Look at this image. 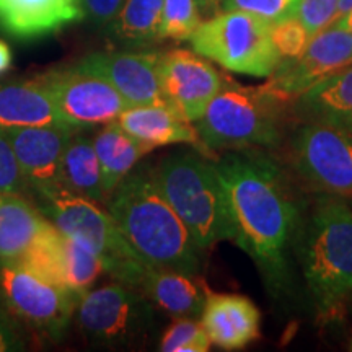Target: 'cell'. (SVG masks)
Returning <instances> with one entry per match:
<instances>
[{
    "label": "cell",
    "mask_w": 352,
    "mask_h": 352,
    "mask_svg": "<svg viewBox=\"0 0 352 352\" xmlns=\"http://www.w3.org/2000/svg\"><path fill=\"white\" fill-rule=\"evenodd\" d=\"M76 310L83 334L96 344L134 346L153 328V310L147 297L121 283L88 290Z\"/></svg>",
    "instance_id": "9"
},
{
    "label": "cell",
    "mask_w": 352,
    "mask_h": 352,
    "mask_svg": "<svg viewBox=\"0 0 352 352\" xmlns=\"http://www.w3.org/2000/svg\"><path fill=\"white\" fill-rule=\"evenodd\" d=\"M352 64V36L336 21L310 38L296 59L280 60L266 85L296 98L323 78Z\"/></svg>",
    "instance_id": "13"
},
{
    "label": "cell",
    "mask_w": 352,
    "mask_h": 352,
    "mask_svg": "<svg viewBox=\"0 0 352 352\" xmlns=\"http://www.w3.org/2000/svg\"><path fill=\"white\" fill-rule=\"evenodd\" d=\"M160 52H94L76 64L104 78L129 107L164 103L158 76Z\"/></svg>",
    "instance_id": "14"
},
{
    "label": "cell",
    "mask_w": 352,
    "mask_h": 352,
    "mask_svg": "<svg viewBox=\"0 0 352 352\" xmlns=\"http://www.w3.org/2000/svg\"><path fill=\"white\" fill-rule=\"evenodd\" d=\"M21 342L19 334L15 333L13 328L12 316L8 315L6 307L0 302V352L7 351H19L21 349Z\"/></svg>",
    "instance_id": "34"
},
{
    "label": "cell",
    "mask_w": 352,
    "mask_h": 352,
    "mask_svg": "<svg viewBox=\"0 0 352 352\" xmlns=\"http://www.w3.org/2000/svg\"><path fill=\"white\" fill-rule=\"evenodd\" d=\"M340 0H300L296 16L302 21L310 36H314L336 19Z\"/></svg>",
    "instance_id": "32"
},
{
    "label": "cell",
    "mask_w": 352,
    "mask_h": 352,
    "mask_svg": "<svg viewBox=\"0 0 352 352\" xmlns=\"http://www.w3.org/2000/svg\"><path fill=\"white\" fill-rule=\"evenodd\" d=\"M298 176L323 195L352 199V134L323 121L305 120L290 147Z\"/></svg>",
    "instance_id": "10"
},
{
    "label": "cell",
    "mask_w": 352,
    "mask_h": 352,
    "mask_svg": "<svg viewBox=\"0 0 352 352\" xmlns=\"http://www.w3.org/2000/svg\"><path fill=\"white\" fill-rule=\"evenodd\" d=\"M287 100L270 85L245 87L223 80L195 122L201 147L208 151H241L274 147L284 134Z\"/></svg>",
    "instance_id": "4"
},
{
    "label": "cell",
    "mask_w": 352,
    "mask_h": 352,
    "mask_svg": "<svg viewBox=\"0 0 352 352\" xmlns=\"http://www.w3.org/2000/svg\"><path fill=\"white\" fill-rule=\"evenodd\" d=\"M28 126L70 127L38 78L0 85V127L12 129Z\"/></svg>",
    "instance_id": "21"
},
{
    "label": "cell",
    "mask_w": 352,
    "mask_h": 352,
    "mask_svg": "<svg viewBox=\"0 0 352 352\" xmlns=\"http://www.w3.org/2000/svg\"><path fill=\"white\" fill-rule=\"evenodd\" d=\"M201 12L206 13V15H215V13L220 12V0H199Z\"/></svg>",
    "instance_id": "36"
},
{
    "label": "cell",
    "mask_w": 352,
    "mask_h": 352,
    "mask_svg": "<svg viewBox=\"0 0 352 352\" xmlns=\"http://www.w3.org/2000/svg\"><path fill=\"white\" fill-rule=\"evenodd\" d=\"M164 0H124L108 32L122 44L145 46L158 41Z\"/></svg>",
    "instance_id": "25"
},
{
    "label": "cell",
    "mask_w": 352,
    "mask_h": 352,
    "mask_svg": "<svg viewBox=\"0 0 352 352\" xmlns=\"http://www.w3.org/2000/svg\"><path fill=\"white\" fill-rule=\"evenodd\" d=\"M107 204L124 239L147 266L199 274L202 252L165 199L152 170L131 171Z\"/></svg>",
    "instance_id": "2"
},
{
    "label": "cell",
    "mask_w": 352,
    "mask_h": 352,
    "mask_svg": "<svg viewBox=\"0 0 352 352\" xmlns=\"http://www.w3.org/2000/svg\"><path fill=\"white\" fill-rule=\"evenodd\" d=\"M155 182L202 253L233 240L227 197L214 160L197 152L171 153L157 168Z\"/></svg>",
    "instance_id": "5"
},
{
    "label": "cell",
    "mask_w": 352,
    "mask_h": 352,
    "mask_svg": "<svg viewBox=\"0 0 352 352\" xmlns=\"http://www.w3.org/2000/svg\"><path fill=\"white\" fill-rule=\"evenodd\" d=\"M124 0H80L83 19L91 20L98 26H108L116 19Z\"/></svg>",
    "instance_id": "33"
},
{
    "label": "cell",
    "mask_w": 352,
    "mask_h": 352,
    "mask_svg": "<svg viewBox=\"0 0 352 352\" xmlns=\"http://www.w3.org/2000/svg\"><path fill=\"white\" fill-rule=\"evenodd\" d=\"M158 76L164 103L192 124L226 80L206 57L188 50L162 52Z\"/></svg>",
    "instance_id": "12"
},
{
    "label": "cell",
    "mask_w": 352,
    "mask_h": 352,
    "mask_svg": "<svg viewBox=\"0 0 352 352\" xmlns=\"http://www.w3.org/2000/svg\"><path fill=\"white\" fill-rule=\"evenodd\" d=\"M201 324L210 344L223 351H239L259 338L261 314L248 297L210 292L201 314Z\"/></svg>",
    "instance_id": "16"
},
{
    "label": "cell",
    "mask_w": 352,
    "mask_h": 352,
    "mask_svg": "<svg viewBox=\"0 0 352 352\" xmlns=\"http://www.w3.org/2000/svg\"><path fill=\"white\" fill-rule=\"evenodd\" d=\"M30 191L33 195L59 186L60 160L77 129L65 126H28L6 129Z\"/></svg>",
    "instance_id": "15"
},
{
    "label": "cell",
    "mask_w": 352,
    "mask_h": 352,
    "mask_svg": "<svg viewBox=\"0 0 352 352\" xmlns=\"http://www.w3.org/2000/svg\"><path fill=\"white\" fill-rule=\"evenodd\" d=\"M349 351H352V340H351V342H349Z\"/></svg>",
    "instance_id": "39"
},
{
    "label": "cell",
    "mask_w": 352,
    "mask_h": 352,
    "mask_svg": "<svg viewBox=\"0 0 352 352\" xmlns=\"http://www.w3.org/2000/svg\"><path fill=\"white\" fill-rule=\"evenodd\" d=\"M0 192H10V195L20 196H26L32 192L23 173H21L10 139L2 127H0Z\"/></svg>",
    "instance_id": "31"
},
{
    "label": "cell",
    "mask_w": 352,
    "mask_h": 352,
    "mask_svg": "<svg viewBox=\"0 0 352 352\" xmlns=\"http://www.w3.org/2000/svg\"><path fill=\"white\" fill-rule=\"evenodd\" d=\"M116 121L148 152L155 147L175 144L201 145L199 134L192 122L184 120L165 103L127 107Z\"/></svg>",
    "instance_id": "18"
},
{
    "label": "cell",
    "mask_w": 352,
    "mask_h": 352,
    "mask_svg": "<svg viewBox=\"0 0 352 352\" xmlns=\"http://www.w3.org/2000/svg\"><path fill=\"white\" fill-rule=\"evenodd\" d=\"M300 0H220V10H240L276 23L296 16Z\"/></svg>",
    "instance_id": "30"
},
{
    "label": "cell",
    "mask_w": 352,
    "mask_h": 352,
    "mask_svg": "<svg viewBox=\"0 0 352 352\" xmlns=\"http://www.w3.org/2000/svg\"><path fill=\"white\" fill-rule=\"evenodd\" d=\"M296 243L318 314L341 316L352 298V206L346 197L320 196Z\"/></svg>",
    "instance_id": "3"
},
{
    "label": "cell",
    "mask_w": 352,
    "mask_h": 352,
    "mask_svg": "<svg viewBox=\"0 0 352 352\" xmlns=\"http://www.w3.org/2000/svg\"><path fill=\"white\" fill-rule=\"evenodd\" d=\"M0 302L12 318L51 340L64 336L78 298L16 259H0Z\"/></svg>",
    "instance_id": "8"
},
{
    "label": "cell",
    "mask_w": 352,
    "mask_h": 352,
    "mask_svg": "<svg viewBox=\"0 0 352 352\" xmlns=\"http://www.w3.org/2000/svg\"><path fill=\"white\" fill-rule=\"evenodd\" d=\"M188 41L197 54L243 76L270 77L279 64L271 23L246 12H217L201 21Z\"/></svg>",
    "instance_id": "7"
},
{
    "label": "cell",
    "mask_w": 352,
    "mask_h": 352,
    "mask_svg": "<svg viewBox=\"0 0 352 352\" xmlns=\"http://www.w3.org/2000/svg\"><path fill=\"white\" fill-rule=\"evenodd\" d=\"M38 209L65 235L90 246L103 264V271L121 284L139 289L147 266L124 239L109 212L98 202L69 192L64 188L38 192Z\"/></svg>",
    "instance_id": "6"
},
{
    "label": "cell",
    "mask_w": 352,
    "mask_h": 352,
    "mask_svg": "<svg viewBox=\"0 0 352 352\" xmlns=\"http://www.w3.org/2000/svg\"><path fill=\"white\" fill-rule=\"evenodd\" d=\"M12 65V51L7 43L0 41V74L7 72Z\"/></svg>",
    "instance_id": "35"
},
{
    "label": "cell",
    "mask_w": 352,
    "mask_h": 352,
    "mask_svg": "<svg viewBox=\"0 0 352 352\" xmlns=\"http://www.w3.org/2000/svg\"><path fill=\"white\" fill-rule=\"evenodd\" d=\"M271 38L280 63L300 56L311 36L297 16H289L271 25Z\"/></svg>",
    "instance_id": "29"
},
{
    "label": "cell",
    "mask_w": 352,
    "mask_h": 352,
    "mask_svg": "<svg viewBox=\"0 0 352 352\" xmlns=\"http://www.w3.org/2000/svg\"><path fill=\"white\" fill-rule=\"evenodd\" d=\"M83 19L80 0H0V28L16 38H38Z\"/></svg>",
    "instance_id": "17"
},
{
    "label": "cell",
    "mask_w": 352,
    "mask_h": 352,
    "mask_svg": "<svg viewBox=\"0 0 352 352\" xmlns=\"http://www.w3.org/2000/svg\"><path fill=\"white\" fill-rule=\"evenodd\" d=\"M63 120L74 129H90L116 121L129 107L111 83L77 65L36 77Z\"/></svg>",
    "instance_id": "11"
},
{
    "label": "cell",
    "mask_w": 352,
    "mask_h": 352,
    "mask_svg": "<svg viewBox=\"0 0 352 352\" xmlns=\"http://www.w3.org/2000/svg\"><path fill=\"white\" fill-rule=\"evenodd\" d=\"M294 113L302 121H323L352 134V64L296 96Z\"/></svg>",
    "instance_id": "20"
},
{
    "label": "cell",
    "mask_w": 352,
    "mask_h": 352,
    "mask_svg": "<svg viewBox=\"0 0 352 352\" xmlns=\"http://www.w3.org/2000/svg\"><path fill=\"white\" fill-rule=\"evenodd\" d=\"M227 197L233 240L261 271L267 289L290 284L289 253L300 228V210L287 178L261 153L230 151L214 160Z\"/></svg>",
    "instance_id": "1"
},
{
    "label": "cell",
    "mask_w": 352,
    "mask_h": 352,
    "mask_svg": "<svg viewBox=\"0 0 352 352\" xmlns=\"http://www.w3.org/2000/svg\"><path fill=\"white\" fill-rule=\"evenodd\" d=\"M60 253L65 289L78 300L103 272V264L90 246L60 232Z\"/></svg>",
    "instance_id": "26"
},
{
    "label": "cell",
    "mask_w": 352,
    "mask_h": 352,
    "mask_svg": "<svg viewBox=\"0 0 352 352\" xmlns=\"http://www.w3.org/2000/svg\"><path fill=\"white\" fill-rule=\"evenodd\" d=\"M138 290L175 318L201 316L210 294L197 274L155 267H148Z\"/></svg>",
    "instance_id": "19"
},
{
    "label": "cell",
    "mask_w": 352,
    "mask_h": 352,
    "mask_svg": "<svg viewBox=\"0 0 352 352\" xmlns=\"http://www.w3.org/2000/svg\"><path fill=\"white\" fill-rule=\"evenodd\" d=\"M94 145L101 166L103 191L108 201L118 184L131 173L148 151L134 138H131L118 124V121L108 122L101 127L94 138Z\"/></svg>",
    "instance_id": "24"
},
{
    "label": "cell",
    "mask_w": 352,
    "mask_h": 352,
    "mask_svg": "<svg viewBox=\"0 0 352 352\" xmlns=\"http://www.w3.org/2000/svg\"><path fill=\"white\" fill-rule=\"evenodd\" d=\"M59 186L98 204L107 202L94 139L83 135L80 131L74 132L64 151L60 160Z\"/></svg>",
    "instance_id": "23"
},
{
    "label": "cell",
    "mask_w": 352,
    "mask_h": 352,
    "mask_svg": "<svg viewBox=\"0 0 352 352\" xmlns=\"http://www.w3.org/2000/svg\"><path fill=\"white\" fill-rule=\"evenodd\" d=\"M210 340L202 324L195 318H176L162 334V352H208Z\"/></svg>",
    "instance_id": "28"
},
{
    "label": "cell",
    "mask_w": 352,
    "mask_h": 352,
    "mask_svg": "<svg viewBox=\"0 0 352 352\" xmlns=\"http://www.w3.org/2000/svg\"><path fill=\"white\" fill-rule=\"evenodd\" d=\"M201 21L199 0H164L158 39L186 41Z\"/></svg>",
    "instance_id": "27"
},
{
    "label": "cell",
    "mask_w": 352,
    "mask_h": 352,
    "mask_svg": "<svg viewBox=\"0 0 352 352\" xmlns=\"http://www.w3.org/2000/svg\"><path fill=\"white\" fill-rule=\"evenodd\" d=\"M334 21H336V23H340L341 26H344V28L347 30V32H349V34L352 36V10L347 12L346 15H342L341 19H338Z\"/></svg>",
    "instance_id": "38"
},
{
    "label": "cell",
    "mask_w": 352,
    "mask_h": 352,
    "mask_svg": "<svg viewBox=\"0 0 352 352\" xmlns=\"http://www.w3.org/2000/svg\"><path fill=\"white\" fill-rule=\"evenodd\" d=\"M47 222L26 196L0 192V259H19Z\"/></svg>",
    "instance_id": "22"
},
{
    "label": "cell",
    "mask_w": 352,
    "mask_h": 352,
    "mask_svg": "<svg viewBox=\"0 0 352 352\" xmlns=\"http://www.w3.org/2000/svg\"><path fill=\"white\" fill-rule=\"evenodd\" d=\"M352 10V0H340V3H338V10H336V19H341L342 15H346L347 12Z\"/></svg>",
    "instance_id": "37"
}]
</instances>
